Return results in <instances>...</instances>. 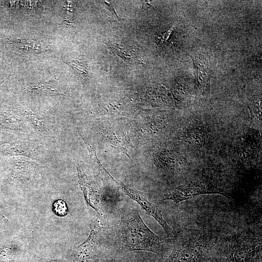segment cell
Masks as SVG:
<instances>
[{
  "mask_svg": "<svg viewBox=\"0 0 262 262\" xmlns=\"http://www.w3.org/2000/svg\"><path fill=\"white\" fill-rule=\"evenodd\" d=\"M115 245L121 252L146 251L160 254L164 241L146 225L137 209H130L122 215L115 230Z\"/></svg>",
  "mask_w": 262,
  "mask_h": 262,
  "instance_id": "obj_1",
  "label": "cell"
},
{
  "mask_svg": "<svg viewBox=\"0 0 262 262\" xmlns=\"http://www.w3.org/2000/svg\"><path fill=\"white\" fill-rule=\"evenodd\" d=\"M209 237L203 230L184 229L177 236L173 250L164 262H201L206 256Z\"/></svg>",
  "mask_w": 262,
  "mask_h": 262,
  "instance_id": "obj_2",
  "label": "cell"
},
{
  "mask_svg": "<svg viewBox=\"0 0 262 262\" xmlns=\"http://www.w3.org/2000/svg\"><path fill=\"white\" fill-rule=\"evenodd\" d=\"M101 174L104 179L120 192L129 196L136 201L146 213L152 217L160 225L165 234L169 237L175 236L173 229L169 226L163 217L162 212L157 205L149 201L146 196L132 186L126 184L115 180L105 169L101 171Z\"/></svg>",
  "mask_w": 262,
  "mask_h": 262,
  "instance_id": "obj_3",
  "label": "cell"
},
{
  "mask_svg": "<svg viewBox=\"0 0 262 262\" xmlns=\"http://www.w3.org/2000/svg\"><path fill=\"white\" fill-rule=\"evenodd\" d=\"M41 168L36 161L18 156L14 159L9 178L13 185L21 191L33 189L41 177Z\"/></svg>",
  "mask_w": 262,
  "mask_h": 262,
  "instance_id": "obj_4",
  "label": "cell"
},
{
  "mask_svg": "<svg viewBox=\"0 0 262 262\" xmlns=\"http://www.w3.org/2000/svg\"><path fill=\"white\" fill-rule=\"evenodd\" d=\"M206 194L225 196L223 190L216 184L209 180H200L180 185L165 194L163 200H171L178 203L189 198Z\"/></svg>",
  "mask_w": 262,
  "mask_h": 262,
  "instance_id": "obj_5",
  "label": "cell"
},
{
  "mask_svg": "<svg viewBox=\"0 0 262 262\" xmlns=\"http://www.w3.org/2000/svg\"><path fill=\"white\" fill-rule=\"evenodd\" d=\"M104 231V227L101 221L98 218H97L92 225L86 239L74 247L70 262H90L97 251Z\"/></svg>",
  "mask_w": 262,
  "mask_h": 262,
  "instance_id": "obj_6",
  "label": "cell"
},
{
  "mask_svg": "<svg viewBox=\"0 0 262 262\" xmlns=\"http://www.w3.org/2000/svg\"><path fill=\"white\" fill-rule=\"evenodd\" d=\"M30 240L29 235L21 233L0 239V262H13Z\"/></svg>",
  "mask_w": 262,
  "mask_h": 262,
  "instance_id": "obj_7",
  "label": "cell"
},
{
  "mask_svg": "<svg viewBox=\"0 0 262 262\" xmlns=\"http://www.w3.org/2000/svg\"><path fill=\"white\" fill-rule=\"evenodd\" d=\"M77 168L79 184L87 203L94 208L99 215H101L103 203L101 191L97 182L89 179L79 165H78Z\"/></svg>",
  "mask_w": 262,
  "mask_h": 262,
  "instance_id": "obj_8",
  "label": "cell"
},
{
  "mask_svg": "<svg viewBox=\"0 0 262 262\" xmlns=\"http://www.w3.org/2000/svg\"><path fill=\"white\" fill-rule=\"evenodd\" d=\"M44 151V146L41 141L21 138L10 144L7 153L9 155L25 157L37 161L41 158Z\"/></svg>",
  "mask_w": 262,
  "mask_h": 262,
  "instance_id": "obj_9",
  "label": "cell"
},
{
  "mask_svg": "<svg viewBox=\"0 0 262 262\" xmlns=\"http://www.w3.org/2000/svg\"><path fill=\"white\" fill-rule=\"evenodd\" d=\"M23 114L32 131L42 136L52 138L56 136L58 128L53 119L25 109Z\"/></svg>",
  "mask_w": 262,
  "mask_h": 262,
  "instance_id": "obj_10",
  "label": "cell"
},
{
  "mask_svg": "<svg viewBox=\"0 0 262 262\" xmlns=\"http://www.w3.org/2000/svg\"><path fill=\"white\" fill-rule=\"evenodd\" d=\"M98 129L110 145L127 154L131 142L126 131L114 125L104 128L101 126Z\"/></svg>",
  "mask_w": 262,
  "mask_h": 262,
  "instance_id": "obj_11",
  "label": "cell"
},
{
  "mask_svg": "<svg viewBox=\"0 0 262 262\" xmlns=\"http://www.w3.org/2000/svg\"><path fill=\"white\" fill-rule=\"evenodd\" d=\"M195 70L196 82L201 94L205 95L210 87V71L206 62L201 56H192Z\"/></svg>",
  "mask_w": 262,
  "mask_h": 262,
  "instance_id": "obj_12",
  "label": "cell"
},
{
  "mask_svg": "<svg viewBox=\"0 0 262 262\" xmlns=\"http://www.w3.org/2000/svg\"><path fill=\"white\" fill-rule=\"evenodd\" d=\"M28 90L32 93L40 96H54L64 95L60 87L48 82L31 84L28 86Z\"/></svg>",
  "mask_w": 262,
  "mask_h": 262,
  "instance_id": "obj_13",
  "label": "cell"
},
{
  "mask_svg": "<svg viewBox=\"0 0 262 262\" xmlns=\"http://www.w3.org/2000/svg\"><path fill=\"white\" fill-rule=\"evenodd\" d=\"M16 47L21 52L38 54L48 50L49 48L45 44L32 40H19Z\"/></svg>",
  "mask_w": 262,
  "mask_h": 262,
  "instance_id": "obj_14",
  "label": "cell"
},
{
  "mask_svg": "<svg viewBox=\"0 0 262 262\" xmlns=\"http://www.w3.org/2000/svg\"><path fill=\"white\" fill-rule=\"evenodd\" d=\"M256 251L255 245L243 243L235 247L234 258L236 262H246L253 258Z\"/></svg>",
  "mask_w": 262,
  "mask_h": 262,
  "instance_id": "obj_15",
  "label": "cell"
},
{
  "mask_svg": "<svg viewBox=\"0 0 262 262\" xmlns=\"http://www.w3.org/2000/svg\"><path fill=\"white\" fill-rule=\"evenodd\" d=\"M106 44L126 63H132L137 60L136 54L128 46L111 43Z\"/></svg>",
  "mask_w": 262,
  "mask_h": 262,
  "instance_id": "obj_16",
  "label": "cell"
},
{
  "mask_svg": "<svg viewBox=\"0 0 262 262\" xmlns=\"http://www.w3.org/2000/svg\"><path fill=\"white\" fill-rule=\"evenodd\" d=\"M175 88L177 99L186 105L190 99L192 90L191 85L186 80L181 79L176 83Z\"/></svg>",
  "mask_w": 262,
  "mask_h": 262,
  "instance_id": "obj_17",
  "label": "cell"
},
{
  "mask_svg": "<svg viewBox=\"0 0 262 262\" xmlns=\"http://www.w3.org/2000/svg\"><path fill=\"white\" fill-rule=\"evenodd\" d=\"M67 64L72 67L77 75L83 81L88 79L87 68L82 61L79 60L73 59L67 62Z\"/></svg>",
  "mask_w": 262,
  "mask_h": 262,
  "instance_id": "obj_18",
  "label": "cell"
},
{
  "mask_svg": "<svg viewBox=\"0 0 262 262\" xmlns=\"http://www.w3.org/2000/svg\"><path fill=\"white\" fill-rule=\"evenodd\" d=\"M52 211L58 216L63 217L68 213L66 203L62 199H57L53 203Z\"/></svg>",
  "mask_w": 262,
  "mask_h": 262,
  "instance_id": "obj_19",
  "label": "cell"
},
{
  "mask_svg": "<svg viewBox=\"0 0 262 262\" xmlns=\"http://www.w3.org/2000/svg\"><path fill=\"white\" fill-rule=\"evenodd\" d=\"M7 221L4 216H0V239L2 237V235L5 231Z\"/></svg>",
  "mask_w": 262,
  "mask_h": 262,
  "instance_id": "obj_20",
  "label": "cell"
},
{
  "mask_svg": "<svg viewBox=\"0 0 262 262\" xmlns=\"http://www.w3.org/2000/svg\"><path fill=\"white\" fill-rule=\"evenodd\" d=\"M100 2L110 12H111L113 14L116 16L117 18H118L114 7L111 3L107 2V1H101Z\"/></svg>",
  "mask_w": 262,
  "mask_h": 262,
  "instance_id": "obj_21",
  "label": "cell"
},
{
  "mask_svg": "<svg viewBox=\"0 0 262 262\" xmlns=\"http://www.w3.org/2000/svg\"><path fill=\"white\" fill-rule=\"evenodd\" d=\"M171 32V30H169L168 32L165 33L163 35H162V37L159 39V43L161 44L164 42V40L167 39Z\"/></svg>",
  "mask_w": 262,
  "mask_h": 262,
  "instance_id": "obj_22",
  "label": "cell"
},
{
  "mask_svg": "<svg viewBox=\"0 0 262 262\" xmlns=\"http://www.w3.org/2000/svg\"><path fill=\"white\" fill-rule=\"evenodd\" d=\"M246 262H262L261 254L259 253L258 255L250 259Z\"/></svg>",
  "mask_w": 262,
  "mask_h": 262,
  "instance_id": "obj_23",
  "label": "cell"
},
{
  "mask_svg": "<svg viewBox=\"0 0 262 262\" xmlns=\"http://www.w3.org/2000/svg\"><path fill=\"white\" fill-rule=\"evenodd\" d=\"M150 6V5H149L148 1H143V2H142L141 10H146L148 7H149Z\"/></svg>",
  "mask_w": 262,
  "mask_h": 262,
  "instance_id": "obj_24",
  "label": "cell"
},
{
  "mask_svg": "<svg viewBox=\"0 0 262 262\" xmlns=\"http://www.w3.org/2000/svg\"><path fill=\"white\" fill-rule=\"evenodd\" d=\"M7 203L0 197V210L7 207Z\"/></svg>",
  "mask_w": 262,
  "mask_h": 262,
  "instance_id": "obj_25",
  "label": "cell"
},
{
  "mask_svg": "<svg viewBox=\"0 0 262 262\" xmlns=\"http://www.w3.org/2000/svg\"><path fill=\"white\" fill-rule=\"evenodd\" d=\"M22 262H49V261H44V262H43V261H41V262H39V261H37V262H36V261H29V262H24V261H23Z\"/></svg>",
  "mask_w": 262,
  "mask_h": 262,
  "instance_id": "obj_26",
  "label": "cell"
}]
</instances>
